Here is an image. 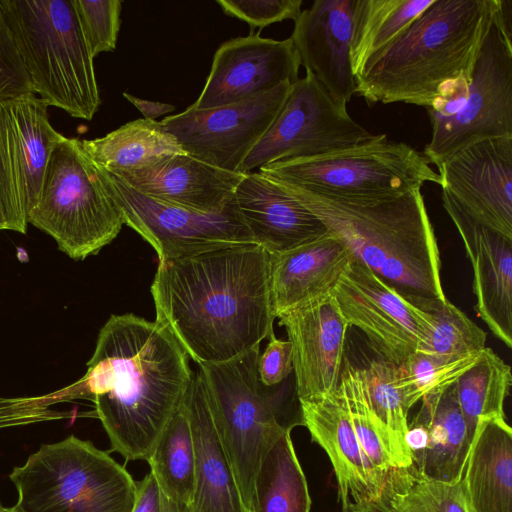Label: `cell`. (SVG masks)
<instances>
[{
  "label": "cell",
  "mask_w": 512,
  "mask_h": 512,
  "mask_svg": "<svg viewBox=\"0 0 512 512\" xmlns=\"http://www.w3.org/2000/svg\"><path fill=\"white\" fill-rule=\"evenodd\" d=\"M234 196L254 243L270 254L285 252L328 232L315 214L259 172L245 173Z\"/></svg>",
  "instance_id": "obj_23"
},
{
  "label": "cell",
  "mask_w": 512,
  "mask_h": 512,
  "mask_svg": "<svg viewBox=\"0 0 512 512\" xmlns=\"http://www.w3.org/2000/svg\"><path fill=\"white\" fill-rule=\"evenodd\" d=\"M499 0H434L355 75L367 103L430 107L448 82L472 70Z\"/></svg>",
  "instance_id": "obj_3"
},
{
  "label": "cell",
  "mask_w": 512,
  "mask_h": 512,
  "mask_svg": "<svg viewBox=\"0 0 512 512\" xmlns=\"http://www.w3.org/2000/svg\"><path fill=\"white\" fill-rule=\"evenodd\" d=\"M291 83L245 101L209 109L189 106L161 124L183 151L230 172L238 169L280 112Z\"/></svg>",
  "instance_id": "obj_15"
},
{
  "label": "cell",
  "mask_w": 512,
  "mask_h": 512,
  "mask_svg": "<svg viewBox=\"0 0 512 512\" xmlns=\"http://www.w3.org/2000/svg\"><path fill=\"white\" fill-rule=\"evenodd\" d=\"M301 66L289 38L274 40L260 32L227 40L214 54L210 73L191 105L209 109L261 96L282 83L293 84Z\"/></svg>",
  "instance_id": "obj_16"
},
{
  "label": "cell",
  "mask_w": 512,
  "mask_h": 512,
  "mask_svg": "<svg viewBox=\"0 0 512 512\" xmlns=\"http://www.w3.org/2000/svg\"><path fill=\"white\" fill-rule=\"evenodd\" d=\"M101 171L121 208L124 224L154 248L159 262L255 244L240 215L235 196L221 210L202 213L149 198L118 177Z\"/></svg>",
  "instance_id": "obj_12"
},
{
  "label": "cell",
  "mask_w": 512,
  "mask_h": 512,
  "mask_svg": "<svg viewBox=\"0 0 512 512\" xmlns=\"http://www.w3.org/2000/svg\"><path fill=\"white\" fill-rule=\"evenodd\" d=\"M331 290L348 326L363 332L379 358L399 366L424 351L429 314L354 257Z\"/></svg>",
  "instance_id": "obj_14"
},
{
  "label": "cell",
  "mask_w": 512,
  "mask_h": 512,
  "mask_svg": "<svg viewBox=\"0 0 512 512\" xmlns=\"http://www.w3.org/2000/svg\"><path fill=\"white\" fill-rule=\"evenodd\" d=\"M420 309L426 311L432 330L425 353L443 356H463L481 353L486 348L487 334L463 311L448 299H412Z\"/></svg>",
  "instance_id": "obj_37"
},
{
  "label": "cell",
  "mask_w": 512,
  "mask_h": 512,
  "mask_svg": "<svg viewBox=\"0 0 512 512\" xmlns=\"http://www.w3.org/2000/svg\"><path fill=\"white\" fill-rule=\"evenodd\" d=\"M421 401V409L414 419L424 426L427 443L412 465L427 478L458 482L462 478L472 441L455 385Z\"/></svg>",
  "instance_id": "obj_27"
},
{
  "label": "cell",
  "mask_w": 512,
  "mask_h": 512,
  "mask_svg": "<svg viewBox=\"0 0 512 512\" xmlns=\"http://www.w3.org/2000/svg\"><path fill=\"white\" fill-rule=\"evenodd\" d=\"M271 255L257 244L159 262L156 319L199 366L234 359L273 333Z\"/></svg>",
  "instance_id": "obj_2"
},
{
  "label": "cell",
  "mask_w": 512,
  "mask_h": 512,
  "mask_svg": "<svg viewBox=\"0 0 512 512\" xmlns=\"http://www.w3.org/2000/svg\"><path fill=\"white\" fill-rule=\"evenodd\" d=\"M195 448V480L189 512H248L211 411L198 369L183 399Z\"/></svg>",
  "instance_id": "obj_24"
},
{
  "label": "cell",
  "mask_w": 512,
  "mask_h": 512,
  "mask_svg": "<svg viewBox=\"0 0 512 512\" xmlns=\"http://www.w3.org/2000/svg\"><path fill=\"white\" fill-rule=\"evenodd\" d=\"M279 185L315 214L355 259L405 298L447 299L440 251L421 189L360 204Z\"/></svg>",
  "instance_id": "obj_4"
},
{
  "label": "cell",
  "mask_w": 512,
  "mask_h": 512,
  "mask_svg": "<svg viewBox=\"0 0 512 512\" xmlns=\"http://www.w3.org/2000/svg\"><path fill=\"white\" fill-rule=\"evenodd\" d=\"M373 135L332 100L312 73L306 72L291 85L280 112L238 172L245 174L273 162L329 153Z\"/></svg>",
  "instance_id": "obj_11"
},
{
  "label": "cell",
  "mask_w": 512,
  "mask_h": 512,
  "mask_svg": "<svg viewBox=\"0 0 512 512\" xmlns=\"http://www.w3.org/2000/svg\"><path fill=\"white\" fill-rule=\"evenodd\" d=\"M0 19L29 91L74 118L92 120L101 98L72 1L0 0Z\"/></svg>",
  "instance_id": "obj_5"
},
{
  "label": "cell",
  "mask_w": 512,
  "mask_h": 512,
  "mask_svg": "<svg viewBox=\"0 0 512 512\" xmlns=\"http://www.w3.org/2000/svg\"><path fill=\"white\" fill-rule=\"evenodd\" d=\"M27 221L74 260L97 254L118 236L121 208L82 140L62 135L55 145Z\"/></svg>",
  "instance_id": "obj_8"
},
{
  "label": "cell",
  "mask_w": 512,
  "mask_h": 512,
  "mask_svg": "<svg viewBox=\"0 0 512 512\" xmlns=\"http://www.w3.org/2000/svg\"><path fill=\"white\" fill-rule=\"evenodd\" d=\"M147 461L150 473L160 489L168 497L190 506L196 457L191 425L183 401L165 426Z\"/></svg>",
  "instance_id": "obj_32"
},
{
  "label": "cell",
  "mask_w": 512,
  "mask_h": 512,
  "mask_svg": "<svg viewBox=\"0 0 512 512\" xmlns=\"http://www.w3.org/2000/svg\"><path fill=\"white\" fill-rule=\"evenodd\" d=\"M12 512H132L136 481L108 453L70 435L42 445L9 475Z\"/></svg>",
  "instance_id": "obj_9"
},
{
  "label": "cell",
  "mask_w": 512,
  "mask_h": 512,
  "mask_svg": "<svg viewBox=\"0 0 512 512\" xmlns=\"http://www.w3.org/2000/svg\"><path fill=\"white\" fill-rule=\"evenodd\" d=\"M0 82L20 91H29L6 43L0 19Z\"/></svg>",
  "instance_id": "obj_42"
},
{
  "label": "cell",
  "mask_w": 512,
  "mask_h": 512,
  "mask_svg": "<svg viewBox=\"0 0 512 512\" xmlns=\"http://www.w3.org/2000/svg\"><path fill=\"white\" fill-rule=\"evenodd\" d=\"M48 107L30 91L0 93V206L13 231L22 234L62 137L50 123Z\"/></svg>",
  "instance_id": "obj_13"
},
{
  "label": "cell",
  "mask_w": 512,
  "mask_h": 512,
  "mask_svg": "<svg viewBox=\"0 0 512 512\" xmlns=\"http://www.w3.org/2000/svg\"><path fill=\"white\" fill-rule=\"evenodd\" d=\"M277 318L292 347L298 400L333 395L340 383L349 326L332 290Z\"/></svg>",
  "instance_id": "obj_18"
},
{
  "label": "cell",
  "mask_w": 512,
  "mask_h": 512,
  "mask_svg": "<svg viewBox=\"0 0 512 512\" xmlns=\"http://www.w3.org/2000/svg\"><path fill=\"white\" fill-rule=\"evenodd\" d=\"M84 40L93 58L116 49L121 25L119 0H71Z\"/></svg>",
  "instance_id": "obj_38"
},
{
  "label": "cell",
  "mask_w": 512,
  "mask_h": 512,
  "mask_svg": "<svg viewBox=\"0 0 512 512\" xmlns=\"http://www.w3.org/2000/svg\"><path fill=\"white\" fill-rule=\"evenodd\" d=\"M355 508L356 512H372L370 511L369 509L367 508H363V507H356V506H352Z\"/></svg>",
  "instance_id": "obj_46"
},
{
  "label": "cell",
  "mask_w": 512,
  "mask_h": 512,
  "mask_svg": "<svg viewBox=\"0 0 512 512\" xmlns=\"http://www.w3.org/2000/svg\"><path fill=\"white\" fill-rule=\"evenodd\" d=\"M372 408L393 445L399 467L413 464L405 442L408 411L398 386V366L381 358L364 368Z\"/></svg>",
  "instance_id": "obj_36"
},
{
  "label": "cell",
  "mask_w": 512,
  "mask_h": 512,
  "mask_svg": "<svg viewBox=\"0 0 512 512\" xmlns=\"http://www.w3.org/2000/svg\"><path fill=\"white\" fill-rule=\"evenodd\" d=\"M222 11L246 22L250 33L273 23L295 20L301 12L302 0H217Z\"/></svg>",
  "instance_id": "obj_39"
},
{
  "label": "cell",
  "mask_w": 512,
  "mask_h": 512,
  "mask_svg": "<svg viewBox=\"0 0 512 512\" xmlns=\"http://www.w3.org/2000/svg\"><path fill=\"white\" fill-rule=\"evenodd\" d=\"M112 175L159 202L211 213L221 210L234 196L244 174L223 170L180 153L138 170Z\"/></svg>",
  "instance_id": "obj_22"
},
{
  "label": "cell",
  "mask_w": 512,
  "mask_h": 512,
  "mask_svg": "<svg viewBox=\"0 0 512 512\" xmlns=\"http://www.w3.org/2000/svg\"><path fill=\"white\" fill-rule=\"evenodd\" d=\"M260 345L226 362L199 366L222 444L244 504L250 512L257 469L270 447L296 425L281 384L266 386L258 375Z\"/></svg>",
  "instance_id": "obj_7"
},
{
  "label": "cell",
  "mask_w": 512,
  "mask_h": 512,
  "mask_svg": "<svg viewBox=\"0 0 512 512\" xmlns=\"http://www.w3.org/2000/svg\"><path fill=\"white\" fill-rule=\"evenodd\" d=\"M298 401L302 425L331 461L343 510L351 506L371 510L385 476L365 455L338 389L331 396Z\"/></svg>",
  "instance_id": "obj_21"
},
{
  "label": "cell",
  "mask_w": 512,
  "mask_h": 512,
  "mask_svg": "<svg viewBox=\"0 0 512 512\" xmlns=\"http://www.w3.org/2000/svg\"><path fill=\"white\" fill-rule=\"evenodd\" d=\"M188 355L157 321L111 315L100 329L85 375L50 394L31 397L47 414L50 405L74 399L95 403L113 451L148 460L159 436L190 386Z\"/></svg>",
  "instance_id": "obj_1"
},
{
  "label": "cell",
  "mask_w": 512,
  "mask_h": 512,
  "mask_svg": "<svg viewBox=\"0 0 512 512\" xmlns=\"http://www.w3.org/2000/svg\"><path fill=\"white\" fill-rule=\"evenodd\" d=\"M82 144L95 164L111 174L138 170L164 157L185 153L161 122L144 118L103 137L82 140Z\"/></svg>",
  "instance_id": "obj_28"
},
{
  "label": "cell",
  "mask_w": 512,
  "mask_h": 512,
  "mask_svg": "<svg viewBox=\"0 0 512 512\" xmlns=\"http://www.w3.org/2000/svg\"><path fill=\"white\" fill-rule=\"evenodd\" d=\"M511 384V367L489 347L484 349L475 365L457 380V399L471 441L482 422L506 419L504 404Z\"/></svg>",
  "instance_id": "obj_33"
},
{
  "label": "cell",
  "mask_w": 512,
  "mask_h": 512,
  "mask_svg": "<svg viewBox=\"0 0 512 512\" xmlns=\"http://www.w3.org/2000/svg\"><path fill=\"white\" fill-rule=\"evenodd\" d=\"M342 512H356L354 507H349L347 509H344Z\"/></svg>",
  "instance_id": "obj_48"
},
{
  "label": "cell",
  "mask_w": 512,
  "mask_h": 512,
  "mask_svg": "<svg viewBox=\"0 0 512 512\" xmlns=\"http://www.w3.org/2000/svg\"><path fill=\"white\" fill-rule=\"evenodd\" d=\"M442 203L473 269L474 309L493 335L512 348V240L474 220L445 191Z\"/></svg>",
  "instance_id": "obj_20"
},
{
  "label": "cell",
  "mask_w": 512,
  "mask_h": 512,
  "mask_svg": "<svg viewBox=\"0 0 512 512\" xmlns=\"http://www.w3.org/2000/svg\"><path fill=\"white\" fill-rule=\"evenodd\" d=\"M355 0H315L294 20L290 36L306 72L342 109L355 93L350 61Z\"/></svg>",
  "instance_id": "obj_19"
},
{
  "label": "cell",
  "mask_w": 512,
  "mask_h": 512,
  "mask_svg": "<svg viewBox=\"0 0 512 512\" xmlns=\"http://www.w3.org/2000/svg\"><path fill=\"white\" fill-rule=\"evenodd\" d=\"M434 0H355L350 61L355 75Z\"/></svg>",
  "instance_id": "obj_30"
},
{
  "label": "cell",
  "mask_w": 512,
  "mask_h": 512,
  "mask_svg": "<svg viewBox=\"0 0 512 512\" xmlns=\"http://www.w3.org/2000/svg\"><path fill=\"white\" fill-rule=\"evenodd\" d=\"M269 342L258 358V375L262 384L276 386L293 374L292 347L288 340L278 339L271 333Z\"/></svg>",
  "instance_id": "obj_40"
},
{
  "label": "cell",
  "mask_w": 512,
  "mask_h": 512,
  "mask_svg": "<svg viewBox=\"0 0 512 512\" xmlns=\"http://www.w3.org/2000/svg\"><path fill=\"white\" fill-rule=\"evenodd\" d=\"M310 508L306 477L287 432L270 447L257 469L250 512H310Z\"/></svg>",
  "instance_id": "obj_29"
},
{
  "label": "cell",
  "mask_w": 512,
  "mask_h": 512,
  "mask_svg": "<svg viewBox=\"0 0 512 512\" xmlns=\"http://www.w3.org/2000/svg\"><path fill=\"white\" fill-rule=\"evenodd\" d=\"M270 255V293L276 318L330 291L353 258L330 232Z\"/></svg>",
  "instance_id": "obj_25"
},
{
  "label": "cell",
  "mask_w": 512,
  "mask_h": 512,
  "mask_svg": "<svg viewBox=\"0 0 512 512\" xmlns=\"http://www.w3.org/2000/svg\"><path fill=\"white\" fill-rule=\"evenodd\" d=\"M481 355L482 352L463 356H443L420 351L411 354L398 366V386L405 409L409 411L423 398L455 385Z\"/></svg>",
  "instance_id": "obj_35"
},
{
  "label": "cell",
  "mask_w": 512,
  "mask_h": 512,
  "mask_svg": "<svg viewBox=\"0 0 512 512\" xmlns=\"http://www.w3.org/2000/svg\"><path fill=\"white\" fill-rule=\"evenodd\" d=\"M259 173L283 185L360 204L378 203L441 184L424 155L386 134L312 157L273 162Z\"/></svg>",
  "instance_id": "obj_6"
},
{
  "label": "cell",
  "mask_w": 512,
  "mask_h": 512,
  "mask_svg": "<svg viewBox=\"0 0 512 512\" xmlns=\"http://www.w3.org/2000/svg\"><path fill=\"white\" fill-rule=\"evenodd\" d=\"M438 170L442 191L463 211L512 240V137L468 145Z\"/></svg>",
  "instance_id": "obj_17"
},
{
  "label": "cell",
  "mask_w": 512,
  "mask_h": 512,
  "mask_svg": "<svg viewBox=\"0 0 512 512\" xmlns=\"http://www.w3.org/2000/svg\"><path fill=\"white\" fill-rule=\"evenodd\" d=\"M338 391L360 445L372 465L384 476L391 468L399 467L391 440L372 408L364 368L345 362Z\"/></svg>",
  "instance_id": "obj_34"
},
{
  "label": "cell",
  "mask_w": 512,
  "mask_h": 512,
  "mask_svg": "<svg viewBox=\"0 0 512 512\" xmlns=\"http://www.w3.org/2000/svg\"><path fill=\"white\" fill-rule=\"evenodd\" d=\"M18 91H20V90H17L7 84L0 82V93L18 92Z\"/></svg>",
  "instance_id": "obj_45"
},
{
  "label": "cell",
  "mask_w": 512,
  "mask_h": 512,
  "mask_svg": "<svg viewBox=\"0 0 512 512\" xmlns=\"http://www.w3.org/2000/svg\"><path fill=\"white\" fill-rule=\"evenodd\" d=\"M0 512H12V509L4 507L0 501Z\"/></svg>",
  "instance_id": "obj_47"
},
{
  "label": "cell",
  "mask_w": 512,
  "mask_h": 512,
  "mask_svg": "<svg viewBox=\"0 0 512 512\" xmlns=\"http://www.w3.org/2000/svg\"><path fill=\"white\" fill-rule=\"evenodd\" d=\"M2 230L13 231V227H12L8 217L6 216L5 212L3 211V209L0 206V231H2Z\"/></svg>",
  "instance_id": "obj_44"
},
{
  "label": "cell",
  "mask_w": 512,
  "mask_h": 512,
  "mask_svg": "<svg viewBox=\"0 0 512 512\" xmlns=\"http://www.w3.org/2000/svg\"><path fill=\"white\" fill-rule=\"evenodd\" d=\"M431 127V140L422 154L437 168L475 142L512 137V1L499 0L461 110Z\"/></svg>",
  "instance_id": "obj_10"
},
{
  "label": "cell",
  "mask_w": 512,
  "mask_h": 512,
  "mask_svg": "<svg viewBox=\"0 0 512 512\" xmlns=\"http://www.w3.org/2000/svg\"><path fill=\"white\" fill-rule=\"evenodd\" d=\"M461 484L469 512H512V429L506 419L478 426Z\"/></svg>",
  "instance_id": "obj_26"
},
{
  "label": "cell",
  "mask_w": 512,
  "mask_h": 512,
  "mask_svg": "<svg viewBox=\"0 0 512 512\" xmlns=\"http://www.w3.org/2000/svg\"><path fill=\"white\" fill-rule=\"evenodd\" d=\"M123 96L132 103L144 116V119L155 120L175 110V106L157 101L144 100L124 92Z\"/></svg>",
  "instance_id": "obj_43"
},
{
  "label": "cell",
  "mask_w": 512,
  "mask_h": 512,
  "mask_svg": "<svg viewBox=\"0 0 512 512\" xmlns=\"http://www.w3.org/2000/svg\"><path fill=\"white\" fill-rule=\"evenodd\" d=\"M372 512H469L461 480L445 482L421 475L413 465L385 475Z\"/></svg>",
  "instance_id": "obj_31"
},
{
  "label": "cell",
  "mask_w": 512,
  "mask_h": 512,
  "mask_svg": "<svg viewBox=\"0 0 512 512\" xmlns=\"http://www.w3.org/2000/svg\"><path fill=\"white\" fill-rule=\"evenodd\" d=\"M132 512H189V506L168 497L152 473L136 482V498Z\"/></svg>",
  "instance_id": "obj_41"
}]
</instances>
